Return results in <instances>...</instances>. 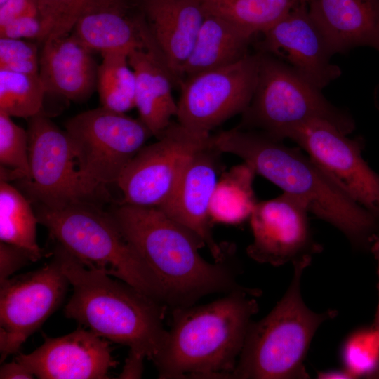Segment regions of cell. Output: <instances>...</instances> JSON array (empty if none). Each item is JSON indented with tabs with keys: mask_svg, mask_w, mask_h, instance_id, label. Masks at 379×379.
<instances>
[{
	"mask_svg": "<svg viewBox=\"0 0 379 379\" xmlns=\"http://www.w3.org/2000/svg\"><path fill=\"white\" fill-rule=\"evenodd\" d=\"M214 147L234 154L286 192L303 201L310 213L340 231L353 248L371 249L379 220L352 199L302 149L255 130L237 127L211 135Z\"/></svg>",
	"mask_w": 379,
	"mask_h": 379,
	"instance_id": "1",
	"label": "cell"
},
{
	"mask_svg": "<svg viewBox=\"0 0 379 379\" xmlns=\"http://www.w3.org/2000/svg\"><path fill=\"white\" fill-rule=\"evenodd\" d=\"M109 213L162 284L170 307L190 306L205 295L241 287L234 251L220 261L206 260L199 253L204 241L157 207L121 203Z\"/></svg>",
	"mask_w": 379,
	"mask_h": 379,
	"instance_id": "2",
	"label": "cell"
},
{
	"mask_svg": "<svg viewBox=\"0 0 379 379\" xmlns=\"http://www.w3.org/2000/svg\"><path fill=\"white\" fill-rule=\"evenodd\" d=\"M260 294L241 286L205 305L171 308V328L152 361L159 378H229Z\"/></svg>",
	"mask_w": 379,
	"mask_h": 379,
	"instance_id": "3",
	"label": "cell"
},
{
	"mask_svg": "<svg viewBox=\"0 0 379 379\" xmlns=\"http://www.w3.org/2000/svg\"><path fill=\"white\" fill-rule=\"evenodd\" d=\"M53 254L73 286L65 316L153 361L168 335L163 324L168 306L124 281L86 268L59 244Z\"/></svg>",
	"mask_w": 379,
	"mask_h": 379,
	"instance_id": "4",
	"label": "cell"
},
{
	"mask_svg": "<svg viewBox=\"0 0 379 379\" xmlns=\"http://www.w3.org/2000/svg\"><path fill=\"white\" fill-rule=\"evenodd\" d=\"M308 257L294 262L291 284L272 310L249 326L236 367L229 378L307 379L304 360L319 326L336 310H311L305 303L300 282L311 264Z\"/></svg>",
	"mask_w": 379,
	"mask_h": 379,
	"instance_id": "5",
	"label": "cell"
},
{
	"mask_svg": "<svg viewBox=\"0 0 379 379\" xmlns=\"http://www.w3.org/2000/svg\"><path fill=\"white\" fill-rule=\"evenodd\" d=\"M35 213L39 223L84 267L114 277L169 306L161 281L126 240L110 213L98 204L37 205Z\"/></svg>",
	"mask_w": 379,
	"mask_h": 379,
	"instance_id": "6",
	"label": "cell"
},
{
	"mask_svg": "<svg viewBox=\"0 0 379 379\" xmlns=\"http://www.w3.org/2000/svg\"><path fill=\"white\" fill-rule=\"evenodd\" d=\"M254 93L237 128L263 132L279 140L295 126L326 120L345 135L355 128L352 115L331 103L318 89L275 57L259 52Z\"/></svg>",
	"mask_w": 379,
	"mask_h": 379,
	"instance_id": "7",
	"label": "cell"
},
{
	"mask_svg": "<svg viewBox=\"0 0 379 379\" xmlns=\"http://www.w3.org/2000/svg\"><path fill=\"white\" fill-rule=\"evenodd\" d=\"M79 172L88 186L105 198L126 166L152 136L140 119L103 107L80 113L65 124Z\"/></svg>",
	"mask_w": 379,
	"mask_h": 379,
	"instance_id": "8",
	"label": "cell"
},
{
	"mask_svg": "<svg viewBox=\"0 0 379 379\" xmlns=\"http://www.w3.org/2000/svg\"><path fill=\"white\" fill-rule=\"evenodd\" d=\"M27 133L30 177L20 185L28 197L51 208L98 204L102 197L82 178L67 132L41 112L29 119Z\"/></svg>",
	"mask_w": 379,
	"mask_h": 379,
	"instance_id": "9",
	"label": "cell"
},
{
	"mask_svg": "<svg viewBox=\"0 0 379 379\" xmlns=\"http://www.w3.org/2000/svg\"><path fill=\"white\" fill-rule=\"evenodd\" d=\"M259 53L184 79L180 83L177 121L203 134L231 117L242 114L250 104L256 86Z\"/></svg>",
	"mask_w": 379,
	"mask_h": 379,
	"instance_id": "10",
	"label": "cell"
},
{
	"mask_svg": "<svg viewBox=\"0 0 379 379\" xmlns=\"http://www.w3.org/2000/svg\"><path fill=\"white\" fill-rule=\"evenodd\" d=\"M211 134L171 122L157 142L145 145L122 172L117 185L122 204L159 207L174 191L187 164L206 146Z\"/></svg>",
	"mask_w": 379,
	"mask_h": 379,
	"instance_id": "11",
	"label": "cell"
},
{
	"mask_svg": "<svg viewBox=\"0 0 379 379\" xmlns=\"http://www.w3.org/2000/svg\"><path fill=\"white\" fill-rule=\"evenodd\" d=\"M287 138L379 220V175L361 156L362 138H350L331 123L313 119L291 128Z\"/></svg>",
	"mask_w": 379,
	"mask_h": 379,
	"instance_id": "12",
	"label": "cell"
},
{
	"mask_svg": "<svg viewBox=\"0 0 379 379\" xmlns=\"http://www.w3.org/2000/svg\"><path fill=\"white\" fill-rule=\"evenodd\" d=\"M1 283V361L21 345L61 303L69 283L53 259L34 272Z\"/></svg>",
	"mask_w": 379,
	"mask_h": 379,
	"instance_id": "13",
	"label": "cell"
},
{
	"mask_svg": "<svg viewBox=\"0 0 379 379\" xmlns=\"http://www.w3.org/2000/svg\"><path fill=\"white\" fill-rule=\"evenodd\" d=\"M309 213L303 201L286 192L257 202L249 218L253 239L247 255L277 267L321 253L323 247L313 237Z\"/></svg>",
	"mask_w": 379,
	"mask_h": 379,
	"instance_id": "14",
	"label": "cell"
},
{
	"mask_svg": "<svg viewBox=\"0 0 379 379\" xmlns=\"http://www.w3.org/2000/svg\"><path fill=\"white\" fill-rule=\"evenodd\" d=\"M260 34L259 52L280 60L318 89L341 75L340 67L331 61L333 53L306 1Z\"/></svg>",
	"mask_w": 379,
	"mask_h": 379,
	"instance_id": "15",
	"label": "cell"
},
{
	"mask_svg": "<svg viewBox=\"0 0 379 379\" xmlns=\"http://www.w3.org/2000/svg\"><path fill=\"white\" fill-rule=\"evenodd\" d=\"M210 142L191 158L171 195L157 207L205 243L214 261L225 259L232 246L218 244L211 230L210 207L218 182L219 156Z\"/></svg>",
	"mask_w": 379,
	"mask_h": 379,
	"instance_id": "16",
	"label": "cell"
},
{
	"mask_svg": "<svg viewBox=\"0 0 379 379\" xmlns=\"http://www.w3.org/2000/svg\"><path fill=\"white\" fill-rule=\"evenodd\" d=\"M16 360L41 379H104L117 366L109 344L98 335L78 328L66 335L46 338L44 343Z\"/></svg>",
	"mask_w": 379,
	"mask_h": 379,
	"instance_id": "17",
	"label": "cell"
},
{
	"mask_svg": "<svg viewBox=\"0 0 379 379\" xmlns=\"http://www.w3.org/2000/svg\"><path fill=\"white\" fill-rule=\"evenodd\" d=\"M147 24L142 0H86L72 33L100 53L145 48Z\"/></svg>",
	"mask_w": 379,
	"mask_h": 379,
	"instance_id": "18",
	"label": "cell"
},
{
	"mask_svg": "<svg viewBox=\"0 0 379 379\" xmlns=\"http://www.w3.org/2000/svg\"><path fill=\"white\" fill-rule=\"evenodd\" d=\"M142 7L157 49L179 86L180 70L193 48L205 10L199 0H142Z\"/></svg>",
	"mask_w": 379,
	"mask_h": 379,
	"instance_id": "19",
	"label": "cell"
},
{
	"mask_svg": "<svg viewBox=\"0 0 379 379\" xmlns=\"http://www.w3.org/2000/svg\"><path fill=\"white\" fill-rule=\"evenodd\" d=\"M72 32L42 43L39 74L46 93L81 102L96 88L98 65Z\"/></svg>",
	"mask_w": 379,
	"mask_h": 379,
	"instance_id": "20",
	"label": "cell"
},
{
	"mask_svg": "<svg viewBox=\"0 0 379 379\" xmlns=\"http://www.w3.org/2000/svg\"><path fill=\"white\" fill-rule=\"evenodd\" d=\"M309 13L333 55L379 48V0H306Z\"/></svg>",
	"mask_w": 379,
	"mask_h": 379,
	"instance_id": "21",
	"label": "cell"
},
{
	"mask_svg": "<svg viewBox=\"0 0 379 379\" xmlns=\"http://www.w3.org/2000/svg\"><path fill=\"white\" fill-rule=\"evenodd\" d=\"M128 58L135 74V107L139 119L157 138L177 114L172 93L175 81L152 38L145 48L132 50Z\"/></svg>",
	"mask_w": 379,
	"mask_h": 379,
	"instance_id": "22",
	"label": "cell"
},
{
	"mask_svg": "<svg viewBox=\"0 0 379 379\" xmlns=\"http://www.w3.org/2000/svg\"><path fill=\"white\" fill-rule=\"evenodd\" d=\"M205 12L193 48L180 70V83L187 77L232 64L248 53L252 36L230 21Z\"/></svg>",
	"mask_w": 379,
	"mask_h": 379,
	"instance_id": "23",
	"label": "cell"
},
{
	"mask_svg": "<svg viewBox=\"0 0 379 379\" xmlns=\"http://www.w3.org/2000/svg\"><path fill=\"white\" fill-rule=\"evenodd\" d=\"M255 173L250 164L244 162L222 175L212 197V222L235 225L250 218L258 202L253 187Z\"/></svg>",
	"mask_w": 379,
	"mask_h": 379,
	"instance_id": "24",
	"label": "cell"
},
{
	"mask_svg": "<svg viewBox=\"0 0 379 379\" xmlns=\"http://www.w3.org/2000/svg\"><path fill=\"white\" fill-rule=\"evenodd\" d=\"M36 213L29 201L8 182H0V239L27 251L33 262L43 251L36 241Z\"/></svg>",
	"mask_w": 379,
	"mask_h": 379,
	"instance_id": "25",
	"label": "cell"
},
{
	"mask_svg": "<svg viewBox=\"0 0 379 379\" xmlns=\"http://www.w3.org/2000/svg\"><path fill=\"white\" fill-rule=\"evenodd\" d=\"M204 10L252 36L260 34L306 0H199Z\"/></svg>",
	"mask_w": 379,
	"mask_h": 379,
	"instance_id": "26",
	"label": "cell"
},
{
	"mask_svg": "<svg viewBox=\"0 0 379 379\" xmlns=\"http://www.w3.org/2000/svg\"><path fill=\"white\" fill-rule=\"evenodd\" d=\"M128 55L121 51L102 53L98 68L96 88L101 106L119 113L135 107V74Z\"/></svg>",
	"mask_w": 379,
	"mask_h": 379,
	"instance_id": "27",
	"label": "cell"
},
{
	"mask_svg": "<svg viewBox=\"0 0 379 379\" xmlns=\"http://www.w3.org/2000/svg\"><path fill=\"white\" fill-rule=\"evenodd\" d=\"M46 91L39 74L0 70V111L30 119L43 112Z\"/></svg>",
	"mask_w": 379,
	"mask_h": 379,
	"instance_id": "28",
	"label": "cell"
},
{
	"mask_svg": "<svg viewBox=\"0 0 379 379\" xmlns=\"http://www.w3.org/2000/svg\"><path fill=\"white\" fill-rule=\"evenodd\" d=\"M345 369L354 377L373 378L379 369V332L373 326L355 332L343 350Z\"/></svg>",
	"mask_w": 379,
	"mask_h": 379,
	"instance_id": "29",
	"label": "cell"
},
{
	"mask_svg": "<svg viewBox=\"0 0 379 379\" xmlns=\"http://www.w3.org/2000/svg\"><path fill=\"white\" fill-rule=\"evenodd\" d=\"M0 162L13 171L21 180L30 177L27 131L14 123L11 117L0 111Z\"/></svg>",
	"mask_w": 379,
	"mask_h": 379,
	"instance_id": "30",
	"label": "cell"
},
{
	"mask_svg": "<svg viewBox=\"0 0 379 379\" xmlns=\"http://www.w3.org/2000/svg\"><path fill=\"white\" fill-rule=\"evenodd\" d=\"M43 26L41 43L72 32L86 0H35Z\"/></svg>",
	"mask_w": 379,
	"mask_h": 379,
	"instance_id": "31",
	"label": "cell"
},
{
	"mask_svg": "<svg viewBox=\"0 0 379 379\" xmlns=\"http://www.w3.org/2000/svg\"><path fill=\"white\" fill-rule=\"evenodd\" d=\"M40 51L25 39L0 38V70L38 74Z\"/></svg>",
	"mask_w": 379,
	"mask_h": 379,
	"instance_id": "32",
	"label": "cell"
},
{
	"mask_svg": "<svg viewBox=\"0 0 379 379\" xmlns=\"http://www.w3.org/2000/svg\"><path fill=\"white\" fill-rule=\"evenodd\" d=\"M43 26L38 15H27L0 25V38L35 39L41 43Z\"/></svg>",
	"mask_w": 379,
	"mask_h": 379,
	"instance_id": "33",
	"label": "cell"
},
{
	"mask_svg": "<svg viewBox=\"0 0 379 379\" xmlns=\"http://www.w3.org/2000/svg\"><path fill=\"white\" fill-rule=\"evenodd\" d=\"M33 262L29 254L21 248L0 242V282L9 278L15 271Z\"/></svg>",
	"mask_w": 379,
	"mask_h": 379,
	"instance_id": "34",
	"label": "cell"
},
{
	"mask_svg": "<svg viewBox=\"0 0 379 379\" xmlns=\"http://www.w3.org/2000/svg\"><path fill=\"white\" fill-rule=\"evenodd\" d=\"M27 15H39L35 0H8L0 6V25Z\"/></svg>",
	"mask_w": 379,
	"mask_h": 379,
	"instance_id": "35",
	"label": "cell"
},
{
	"mask_svg": "<svg viewBox=\"0 0 379 379\" xmlns=\"http://www.w3.org/2000/svg\"><path fill=\"white\" fill-rule=\"evenodd\" d=\"M145 358L144 356L130 350L118 378H140L142 375Z\"/></svg>",
	"mask_w": 379,
	"mask_h": 379,
	"instance_id": "36",
	"label": "cell"
},
{
	"mask_svg": "<svg viewBox=\"0 0 379 379\" xmlns=\"http://www.w3.org/2000/svg\"><path fill=\"white\" fill-rule=\"evenodd\" d=\"M33 373L24 364L15 359L4 364L0 369L1 379L34 378Z\"/></svg>",
	"mask_w": 379,
	"mask_h": 379,
	"instance_id": "37",
	"label": "cell"
},
{
	"mask_svg": "<svg viewBox=\"0 0 379 379\" xmlns=\"http://www.w3.org/2000/svg\"><path fill=\"white\" fill-rule=\"evenodd\" d=\"M370 251L372 253L375 259L377 261V273H378V298H379V234H375L373 237ZM373 326L379 332V298H378L377 311L375 314V319L374 324ZM373 378H379V369L378 370L376 373L374 375Z\"/></svg>",
	"mask_w": 379,
	"mask_h": 379,
	"instance_id": "38",
	"label": "cell"
},
{
	"mask_svg": "<svg viewBox=\"0 0 379 379\" xmlns=\"http://www.w3.org/2000/svg\"><path fill=\"white\" fill-rule=\"evenodd\" d=\"M318 378L333 379V378H354V377L345 368L344 371H332L327 372H320L317 375Z\"/></svg>",
	"mask_w": 379,
	"mask_h": 379,
	"instance_id": "39",
	"label": "cell"
},
{
	"mask_svg": "<svg viewBox=\"0 0 379 379\" xmlns=\"http://www.w3.org/2000/svg\"><path fill=\"white\" fill-rule=\"evenodd\" d=\"M378 51H379V48H378Z\"/></svg>",
	"mask_w": 379,
	"mask_h": 379,
	"instance_id": "40",
	"label": "cell"
}]
</instances>
